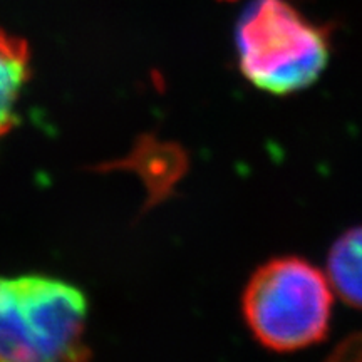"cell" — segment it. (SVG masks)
<instances>
[{
    "label": "cell",
    "instance_id": "1",
    "mask_svg": "<svg viewBox=\"0 0 362 362\" xmlns=\"http://www.w3.org/2000/svg\"><path fill=\"white\" fill-rule=\"evenodd\" d=\"M235 44L243 78L275 96L309 88L330 59L327 30L288 0H250L240 16Z\"/></svg>",
    "mask_w": 362,
    "mask_h": 362
},
{
    "label": "cell",
    "instance_id": "2",
    "mask_svg": "<svg viewBox=\"0 0 362 362\" xmlns=\"http://www.w3.org/2000/svg\"><path fill=\"white\" fill-rule=\"evenodd\" d=\"M88 302L61 280L0 277V362L81 361Z\"/></svg>",
    "mask_w": 362,
    "mask_h": 362
},
{
    "label": "cell",
    "instance_id": "3",
    "mask_svg": "<svg viewBox=\"0 0 362 362\" xmlns=\"http://www.w3.org/2000/svg\"><path fill=\"white\" fill-rule=\"evenodd\" d=\"M242 312L262 346L296 352L327 336L332 287L309 262L297 257L274 259L253 272L243 291Z\"/></svg>",
    "mask_w": 362,
    "mask_h": 362
},
{
    "label": "cell",
    "instance_id": "4",
    "mask_svg": "<svg viewBox=\"0 0 362 362\" xmlns=\"http://www.w3.org/2000/svg\"><path fill=\"white\" fill-rule=\"evenodd\" d=\"M327 279L346 304L362 310V226L344 233L330 248Z\"/></svg>",
    "mask_w": 362,
    "mask_h": 362
},
{
    "label": "cell",
    "instance_id": "5",
    "mask_svg": "<svg viewBox=\"0 0 362 362\" xmlns=\"http://www.w3.org/2000/svg\"><path fill=\"white\" fill-rule=\"evenodd\" d=\"M29 71L24 40L0 29V138L12 128L13 111Z\"/></svg>",
    "mask_w": 362,
    "mask_h": 362
},
{
    "label": "cell",
    "instance_id": "6",
    "mask_svg": "<svg viewBox=\"0 0 362 362\" xmlns=\"http://www.w3.org/2000/svg\"><path fill=\"white\" fill-rule=\"evenodd\" d=\"M332 359L362 361V332L356 334L352 337H347L346 341L339 344L336 352L332 354Z\"/></svg>",
    "mask_w": 362,
    "mask_h": 362
}]
</instances>
